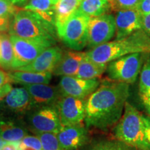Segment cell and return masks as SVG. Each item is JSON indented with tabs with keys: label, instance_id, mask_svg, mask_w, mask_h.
<instances>
[{
	"label": "cell",
	"instance_id": "cell-1",
	"mask_svg": "<svg viewBox=\"0 0 150 150\" xmlns=\"http://www.w3.org/2000/svg\"><path fill=\"white\" fill-rule=\"evenodd\" d=\"M129 96V84L104 80L86 104L84 123L87 128L106 131L121 119Z\"/></svg>",
	"mask_w": 150,
	"mask_h": 150
},
{
	"label": "cell",
	"instance_id": "cell-2",
	"mask_svg": "<svg viewBox=\"0 0 150 150\" xmlns=\"http://www.w3.org/2000/svg\"><path fill=\"white\" fill-rule=\"evenodd\" d=\"M134 53L150 54V37L142 29L125 38L109 41L91 49L86 52V56L95 63L108 64L110 61Z\"/></svg>",
	"mask_w": 150,
	"mask_h": 150
},
{
	"label": "cell",
	"instance_id": "cell-3",
	"mask_svg": "<svg viewBox=\"0 0 150 150\" xmlns=\"http://www.w3.org/2000/svg\"><path fill=\"white\" fill-rule=\"evenodd\" d=\"M9 35L22 38L49 42L55 45L58 36L56 28L32 11L22 8L13 17Z\"/></svg>",
	"mask_w": 150,
	"mask_h": 150
},
{
	"label": "cell",
	"instance_id": "cell-4",
	"mask_svg": "<svg viewBox=\"0 0 150 150\" xmlns=\"http://www.w3.org/2000/svg\"><path fill=\"white\" fill-rule=\"evenodd\" d=\"M114 135L117 140L138 150H150V144L145 136L142 114L127 102L121 119L114 127Z\"/></svg>",
	"mask_w": 150,
	"mask_h": 150
},
{
	"label": "cell",
	"instance_id": "cell-5",
	"mask_svg": "<svg viewBox=\"0 0 150 150\" xmlns=\"http://www.w3.org/2000/svg\"><path fill=\"white\" fill-rule=\"evenodd\" d=\"M145 54H131L109 62L106 70L108 78L128 84L134 83L141 70Z\"/></svg>",
	"mask_w": 150,
	"mask_h": 150
},
{
	"label": "cell",
	"instance_id": "cell-6",
	"mask_svg": "<svg viewBox=\"0 0 150 150\" xmlns=\"http://www.w3.org/2000/svg\"><path fill=\"white\" fill-rule=\"evenodd\" d=\"M27 115V127L36 135L43 133L58 134L62 129L56 106L33 108Z\"/></svg>",
	"mask_w": 150,
	"mask_h": 150
},
{
	"label": "cell",
	"instance_id": "cell-7",
	"mask_svg": "<svg viewBox=\"0 0 150 150\" xmlns=\"http://www.w3.org/2000/svg\"><path fill=\"white\" fill-rule=\"evenodd\" d=\"M10 38L14 53L12 70L29 64L46 49L54 46L49 42L22 38L14 35H10Z\"/></svg>",
	"mask_w": 150,
	"mask_h": 150
},
{
	"label": "cell",
	"instance_id": "cell-8",
	"mask_svg": "<svg viewBox=\"0 0 150 150\" xmlns=\"http://www.w3.org/2000/svg\"><path fill=\"white\" fill-rule=\"evenodd\" d=\"M90 19L89 16L77 10L67 22L61 39L70 50L80 51L87 46Z\"/></svg>",
	"mask_w": 150,
	"mask_h": 150
},
{
	"label": "cell",
	"instance_id": "cell-9",
	"mask_svg": "<svg viewBox=\"0 0 150 150\" xmlns=\"http://www.w3.org/2000/svg\"><path fill=\"white\" fill-rule=\"evenodd\" d=\"M115 34V16L106 13L91 18L88 24V47L91 50L109 42Z\"/></svg>",
	"mask_w": 150,
	"mask_h": 150
},
{
	"label": "cell",
	"instance_id": "cell-10",
	"mask_svg": "<svg viewBox=\"0 0 150 150\" xmlns=\"http://www.w3.org/2000/svg\"><path fill=\"white\" fill-rule=\"evenodd\" d=\"M87 99L62 96L56 104L63 127L84 122Z\"/></svg>",
	"mask_w": 150,
	"mask_h": 150
},
{
	"label": "cell",
	"instance_id": "cell-11",
	"mask_svg": "<svg viewBox=\"0 0 150 150\" xmlns=\"http://www.w3.org/2000/svg\"><path fill=\"white\" fill-rule=\"evenodd\" d=\"M98 79H83L74 76H63L59 83V88L62 96H70L87 99L100 85Z\"/></svg>",
	"mask_w": 150,
	"mask_h": 150
},
{
	"label": "cell",
	"instance_id": "cell-12",
	"mask_svg": "<svg viewBox=\"0 0 150 150\" xmlns=\"http://www.w3.org/2000/svg\"><path fill=\"white\" fill-rule=\"evenodd\" d=\"M31 110V96L24 87L14 88L0 102V112L21 118Z\"/></svg>",
	"mask_w": 150,
	"mask_h": 150
},
{
	"label": "cell",
	"instance_id": "cell-13",
	"mask_svg": "<svg viewBox=\"0 0 150 150\" xmlns=\"http://www.w3.org/2000/svg\"><path fill=\"white\" fill-rule=\"evenodd\" d=\"M31 96V109L56 106L62 95L59 87L48 84L23 85Z\"/></svg>",
	"mask_w": 150,
	"mask_h": 150
},
{
	"label": "cell",
	"instance_id": "cell-14",
	"mask_svg": "<svg viewBox=\"0 0 150 150\" xmlns=\"http://www.w3.org/2000/svg\"><path fill=\"white\" fill-rule=\"evenodd\" d=\"M142 21V16L136 8L117 11L115 16L116 40L125 38L141 30Z\"/></svg>",
	"mask_w": 150,
	"mask_h": 150
},
{
	"label": "cell",
	"instance_id": "cell-15",
	"mask_svg": "<svg viewBox=\"0 0 150 150\" xmlns=\"http://www.w3.org/2000/svg\"><path fill=\"white\" fill-rule=\"evenodd\" d=\"M88 128L85 123L63 127L56 134L60 145L64 150H76L88 140Z\"/></svg>",
	"mask_w": 150,
	"mask_h": 150
},
{
	"label": "cell",
	"instance_id": "cell-16",
	"mask_svg": "<svg viewBox=\"0 0 150 150\" xmlns=\"http://www.w3.org/2000/svg\"><path fill=\"white\" fill-rule=\"evenodd\" d=\"M63 54V51L59 46L50 47L43 51L31 63L16 70L39 73H52L56 65L59 63Z\"/></svg>",
	"mask_w": 150,
	"mask_h": 150
},
{
	"label": "cell",
	"instance_id": "cell-17",
	"mask_svg": "<svg viewBox=\"0 0 150 150\" xmlns=\"http://www.w3.org/2000/svg\"><path fill=\"white\" fill-rule=\"evenodd\" d=\"M27 125L21 118L0 112V137L6 142H20L27 136Z\"/></svg>",
	"mask_w": 150,
	"mask_h": 150
},
{
	"label": "cell",
	"instance_id": "cell-18",
	"mask_svg": "<svg viewBox=\"0 0 150 150\" xmlns=\"http://www.w3.org/2000/svg\"><path fill=\"white\" fill-rule=\"evenodd\" d=\"M86 56V52L74 50L63 52L59 63L53 71L57 76H75Z\"/></svg>",
	"mask_w": 150,
	"mask_h": 150
},
{
	"label": "cell",
	"instance_id": "cell-19",
	"mask_svg": "<svg viewBox=\"0 0 150 150\" xmlns=\"http://www.w3.org/2000/svg\"><path fill=\"white\" fill-rule=\"evenodd\" d=\"M81 0H59L55 5V25L59 38L64 32L65 24L78 10Z\"/></svg>",
	"mask_w": 150,
	"mask_h": 150
},
{
	"label": "cell",
	"instance_id": "cell-20",
	"mask_svg": "<svg viewBox=\"0 0 150 150\" xmlns=\"http://www.w3.org/2000/svg\"><path fill=\"white\" fill-rule=\"evenodd\" d=\"M8 73L11 82L20 83L22 85L40 83L48 84L51 81L52 78V73L51 72L39 73L12 70Z\"/></svg>",
	"mask_w": 150,
	"mask_h": 150
},
{
	"label": "cell",
	"instance_id": "cell-21",
	"mask_svg": "<svg viewBox=\"0 0 150 150\" xmlns=\"http://www.w3.org/2000/svg\"><path fill=\"white\" fill-rule=\"evenodd\" d=\"M23 9L32 11L48 23L55 25V5L51 0H29Z\"/></svg>",
	"mask_w": 150,
	"mask_h": 150
},
{
	"label": "cell",
	"instance_id": "cell-22",
	"mask_svg": "<svg viewBox=\"0 0 150 150\" xmlns=\"http://www.w3.org/2000/svg\"><path fill=\"white\" fill-rule=\"evenodd\" d=\"M107 64L97 63L92 61L85 56L79 67L76 77L83 79H94L100 77L106 72Z\"/></svg>",
	"mask_w": 150,
	"mask_h": 150
},
{
	"label": "cell",
	"instance_id": "cell-23",
	"mask_svg": "<svg viewBox=\"0 0 150 150\" xmlns=\"http://www.w3.org/2000/svg\"><path fill=\"white\" fill-rule=\"evenodd\" d=\"M13 47L9 33H0V67L4 70H12Z\"/></svg>",
	"mask_w": 150,
	"mask_h": 150
},
{
	"label": "cell",
	"instance_id": "cell-24",
	"mask_svg": "<svg viewBox=\"0 0 150 150\" xmlns=\"http://www.w3.org/2000/svg\"><path fill=\"white\" fill-rule=\"evenodd\" d=\"M110 5L108 0H83L78 11L90 18L106 14L109 11Z\"/></svg>",
	"mask_w": 150,
	"mask_h": 150
},
{
	"label": "cell",
	"instance_id": "cell-25",
	"mask_svg": "<svg viewBox=\"0 0 150 150\" xmlns=\"http://www.w3.org/2000/svg\"><path fill=\"white\" fill-rule=\"evenodd\" d=\"M147 55L140 72V95H150V54Z\"/></svg>",
	"mask_w": 150,
	"mask_h": 150
},
{
	"label": "cell",
	"instance_id": "cell-26",
	"mask_svg": "<svg viewBox=\"0 0 150 150\" xmlns=\"http://www.w3.org/2000/svg\"><path fill=\"white\" fill-rule=\"evenodd\" d=\"M37 136L40 140L42 150H64L60 145L56 134L43 133L38 134Z\"/></svg>",
	"mask_w": 150,
	"mask_h": 150
},
{
	"label": "cell",
	"instance_id": "cell-27",
	"mask_svg": "<svg viewBox=\"0 0 150 150\" xmlns=\"http://www.w3.org/2000/svg\"><path fill=\"white\" fill-rule=\"evenodd\" d=\"M110 9L112 11H117L125 9L136 8L140 0H108Z\"/></svg>",
	"mask_w": 150,
	"mask_h": 150
},
{
	"label": "cell",
	"instance_id": "cell-28",
	"mask_svg": "<svg viewBox=\"0 0 150 150\" xmlns=\"http://www.w3.org/2000/svg\"><path fill=\"white\" fill-rule=\"evenodd\" d=\"M20 9L10 0H0V18H13Z\"/></svg>",
	"mask_w": 150,
	"mask_h": 150
},
{
	"label": "cell",
	"instance_id": "cell-29",
	"mask_svg": "<svg viewBox=\"0 0 150 150\" xmlns=\"http://www.w3.org/2000/svg\"><path fill=\"white\" fill-rule=\"evenodd\" d=\"M19 147L20 150H24L27 148L33 150H42L40 140L38 136H26L19 142Z\"/></svg>",
	"mask_w": 150,
	"mask_h": 150
},
{
	"label": "cell",
	"instance_id": "cell-30",
	"mask_svg": "<svg viewBox=\"0 0 150 150\" xmlns=\"http://www.w3.org/2000/svg\"><path fill=\"white\" fill-rule=\"evenodd\" d=\"M129 146L118 140V142H104L99 143L92 150H129Z\"/></svg>",
	"mask_w": 150,
	"mask_h": 150
},
{
	"label": "cell",
	"instance_id": "cell-31",
	"mask_svg": "<svg viewBox=\"0 0 150 150\" xmlns=\"http://www.w3.org/2000/svg\"><path fill=\"white\" fill-rule=\"evenodd\" d=\"M136 9L142 17L150 14V0H140Z\"/></svg>",
	"mask_w": 150,
	"mask_h": 150
},
{
	"label": "cell",
	"instance_id": "cell-32",
	"mask_svg": "<svg viewBox=\"0 0 150 150\" xmlns=\"http://www.w3.org/2000/svg\"><path fill=\"white\" fill-rule=\"evenodd\" d=\"M13 18H0V33H8Z\"/></svg>",
	"mask_w": 150,
	"mask_h": 150
},
{
	"label": "cell",
	"instance_id": "cell-33",
	"mask_svg": "<svg viewBox=\"0 0 150 150\" xmlns=\"http://www.w3.org/2000/svg\"><path fill=\"white\" fill-rule=\"evenodd\" d=\"M142 119L143 122L146 138L150 144V116L142 115Z\"/></svg>",
	"mask_w": 150,
	"mask_h": 150
},
{
	"label": "cell",
	"instance_id": "cell-34",
	"mask_svg": "<svg viewBox=\"0 0 150 150\" xmlns=\"http://www.w3.org/2000/svg\"><path fill=\"white\" fill-rule=\"evenodd\" d=\"M142 29L150 37V14L142 17Z\"/></svg>",
	"mask_w": 150,
	"mask_h": 150
},
{
	"label": "cell",
	"instance_id": "cell-35",
	"mask_svg": "<svg viewBox=\"0 0 150 150\" xmlns=\"http://www.w3.org/2000/svg\"><path fill=\"white\" fill-rule=\"evenodd\" d=\"M11 81L9 77L8 73L5 72L2 70H0V87L6 83H11Z\"/></svg>",
	"mask_w": 150,
	"mask_h": 150
},
{
	"label": "cell",
	"instance_id": "cell-36",
	"mask_svg": "<svg viewBox=\"0 0 150 150\" xmlns=\"http://www.w3.org/2000/svg\"><path fill=\"white\" fill-rule=\"evenodd\" d=\"M143 106L150 116V95H140Z\"/></svg>",
	"mask_w": 150,
	"mask_h": 150
},
{
	"label": "cell",
	"instance_id": "cell-37",
	"mask_svg": "<svg viewBox=\"0 0 150 150\" xmlns=\"http://www.w3.org/2000/svg\"><path fill=\"white\" fill-rule=\"evenodd\" d=\"M12 85L11 83H6L0 87V102L12 90Z\"/></svg>",
	"mask_w": 150,
	"mask_h": 150
},
{
	"label": "cell",
	"instance_id": "cell-38",
	"mask_svg": "<svg viewBox=\"0 0 150 150\" xmlns=\"http://www.w3.org/2000/svg\"><path fill=\"white\" fill-rule=\"evenodd\" d=\"M1 150H20L19 142H6Z\"/></svg>",
	"mask_w": 150,
	"mask_h": 150
},
{
	"label": "cell",
	"instance_id": "cell-39",
	"mask_svg": "<svg viewBox=\"0 0 150 150\" xmlns=\"http://www.w3.org/2000/svg\"><path fill=\"white\" fill-rule=\"evenodd\" d=\"M10 1L14 5H16V6L19 7V8H23L27 4V3L29 2V0H10Z\"/></svg>",
	"mask_w": 150,
	"mask_h": 150
},
{
	"label": "cell",
	"instance_id": "cell-40",
	"mask_svg": "<svg viewBox=\"0 0 150 150\" xmlns=\"http://www.w3.org/2000/svg\"><path fill=\"white\" fill-rule=\"evenodd\" d=\"M6 141H4V140L2 138H1V137H0V150L1 149V148L3 147V146L5 145L6 144Z\"/></svg>",
	"mask_w": 150,
	"mask_h": 150
},
{
	"label": "cell",
	"instance_id": "cell-41",
	"mask_svg": "<svg viewBox=\"0 0 150 150\" xmlns=\"http://www.w3.org/2000/svg\"><path fill=\"white\" fill-rule=\"evenodd\" d=\"M59 0H51V1H52V3L54 5H56V4L58 3V1H59Z\"/></svg>",
	"mask_w": 150,
	"mask_h": 150
},
{
	"label": "cell",
	"instance_id": "cell-42",
	"mask_svg": "<svg viewBox=\"0 0 150 150\" xmlns=\"http://www.w3.org/2000/svg\"><path fill=\"white\" fill-rule=\"evenodd\" d=\"M81 1H83V0H81Z\"/></svg>",
	"mask_w": 150,
	"mask_h": 150
}]
</instances>
